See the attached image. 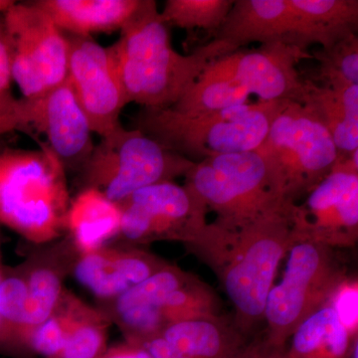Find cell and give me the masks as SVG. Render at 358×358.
I'll list each match as a JSON object with an SVG mask.
<instances>
[{
  "instance_id": "obj_14",
  "label": "cell",
  "mask_w": 358,
  "mask_h": 358,
  "mask_svg": "<svg viewBox=\"0 0 358 358\" xmlns=\"http://www.w3.org/2000/svg\"><path fill=\"white\" fill-rule=\"evenodd\" d=\"M214 40L231 51L245 45L284 43L307 51V31L291 0H236Z\"/></svg>"
},
{
  "instance_id": "obj_11",
  "label": "cell",
  "mask_w": 358,
  "mask_h": 358,
  "mask_svg": "<svg viewBox=\"0 0 358 358\" xmlns=\"http://www.w3.org/2000/svg\"><path fill=\"white\" fill-rule=\"evenodd\" d=\"M313 58L299 47L284 43L262 44L238 50L212 61L199 77L231 82L260 101L301 103L305 90L296 65Z\"/></svg>"
},
{
  "instance_id": "obj_21",
  "label": "cell",
  "mask_w": 358,
  "mask_h": 358,
  "mask_svg": "<svg viewBox=\"0 0 358 358\" xmlns=\"http://www.w3.org/2000/svg\"><path fill=\"white\" fill-rule=\"evenodd\" d=\"M120 227L119 206L98 190L85 188L70 203L66 228L79 255L106 246V243L117 238Z\"/></svg>"
},
{
  "instance_id": "obj_16",
  "label": "cell",
  "mask_w": 358,
  "mask_h": 358,
  "mask_svg": "<svg viewBox=\"0 0 358 358\" xmlns=\"http://www.w3.org/2000/svg\"><path fill=\"white\" fill-rule=\"evenodd\" d=\"M138 247L106 246L78 256L73 267L77 281L99 300H114L169 265Z\"/></svg>"
},
{
  "instance_id": "obj_15",
  "label": "cell",
  "mask_w": 358,
  "mask_h": 358,
  "mask_svg": "<svg viewBox=\"0 0 358 358\" xmlns=\"http://www.w3.org/2000/svg\"><path fill=\"white\" fill-rule=\"evenodd\" d=\"M192 274L169 264L157 274L136 285L114 300L102 301L100 308L119 327L124 341L141 345L162 336L166 329L160 308L176 289Z\"/></svg>"
},
{
  "instance_id": "obj_3",
  "label": "cell",
  "mask_w": 358,
  "mask_h": 358,
  "mask_svg": "<svg viewBox=\"0 0 358 358\" xmlns=\"http://www.w3.org/2000/svg\"><path fill=\"white\" fill-rule=\"evenodd\" d=\"M289 102L259 100L195 114L143 109L134 122L136 129L196 164L217 155L255 152Z\"/></svg>"
},
{
  "instance_id": "obj_9",
  "label": "cell",
  "mask_w": 358,
  "mask_h": 358,
  "mask_svg": "<svg viewBox=\"0 0 358 358\" xmlns=\"http://www.w3.org/2000/svg\"><path fill=\"white\" fill-rule=\"evenodd\" d=\"M117 204L121 212L117 238L126 246L178 241L189 247L209 223L203 200L174 181L141 188Z\"/></svg>"
},
{
  "instance_id": "obj_29",
  "label": "cell",
  "mask_w": 358,
  "mask_h": 358,
  "mask_svg": "<svg viewBox=\"0 0 358 358\" xmlns=\"http://www.w3.org/2000/svg\"><path fill=\"white\" fill-rule=\"evenodd\" d=\"M320 63V79L331 88L358 85V37L350 35L313 54Z\"/></svg>"
},
{
  "instance_id": "obj_23",
  "label": "cell",
  "mask_w": 358,
  "mask_h": 358,
  "mask_svg": "<svg viewBox=\"0 0 358 358\" xmlns=\"http://www.w3.org/2000/svg\"><path fill=\"white\" fill-rule=\"evenodd\" d=\"M307 29L310 45L329 48L357 34V0H291Z\"/></svg>"
},
{
  "instance_id": "obj_8",
  "label": "cell",
  "mask_w": 358,
  "mask_h": 358,
  "mask_svg": "<svg viewBox=\"0 0 358 358\" xmlns=\"http://www.w3.org/2000/svg\"><path fill=\"white\" fill-rule=\"evenodd\" d=\"M13 81L22 98H33L67 80L69 41L34 2L13 4L3 13Z\"/></svg>"
},
{
  "instance_id": "obj_25",
  "label": "cell",
  "mask_w": 358,
  "mask_h": 358,
  "mask_svg": "<svg viewBox=\"0 0 358 358\" xmlns=\"http://www.w3.org/2000/svg\"><path fill=\"white\" fill-rule=\"evenodd\" d=\"M166 327L193 320L212 319L220 315L217 294L196 275L167 296L160 308Z\"/></svg>"
},
{
  "instance_id": "obj_24",
  "label": "cell",
  "mask_w": 358,
  "mask_h": 358,
  "mask_svg": "<svg viewBox=\"0 0 358 358\" xmlns=\"http://www.w3.org/2000/svg\"><path fill=\"white\" fill-rule=\"evenodd\" d=\"M301 103L317 114L331 134L339 154L348 155L358 150V117L350 114L334 93L326 85L303 81Z\"/></svg>"
},
{
  "instance_id": "obj_5",
  "label": "cell",
  "mask_w": 358,
  "mask_h": 358,
  "mask_svg": "<svg viewBox=\"0 0 358 358\" xmlns=\"http://www.w3.org/2000/svg\"><path fill=\"white\" fill-rule=\"evenodd\" d=\"M287 202L298 203L339 159L331 134L307 106L289 101L258 150Z\"/></svg>"
},
{
  "instance_id": "obj_18",
  "label": "cell",
  "mask_w": 358,
  "mask_h": 358,
  "mask_svg": "<svg viewBox=\"0 0 358 358\" xmlns=\"http://www.w3.org/2000/svg\"><path fill=\"white\" fill-rule=\"evenodd\" d=\"M204 160L222 174L231 192L253 220L294 205L284 199L267 164L256 152L217 155Z\"/></svg>"
},
{
  "instance_id": "obj_34",
  "label": "cell",
  "mask_w": 358,
  "mask_h": 358,
  "mask_svg": "<svg viewBox=\"0 0 358 358\" xmlns=\"http://www.w3.org/2000/svg\"><path fill=\"white\" fill-rule=\"evenodd\" d=\"M4 271L6 268H3L1 264V257H0V282L2 281V278L4 275ZM6 334L4 331L3 324H2L1 319H0V345L6 346Z\"/></svg>"
},
{
  "instance_id": "obj_4",
  "label": "cell",
  "mask_w": 358,
  "mask_h": 358,
  "mask_svg": "<svg viewBox=\"0 0 358 358\" xmlns=\"http://www.w3.org/2000/svg\"><path fill=\"white\" fill-rule=\"evenodd\" d=\"M65 171L44 145L0 152V223L34 244L60 236L71 203Z\"/></svg>"
},
{
  "instance_id": "obj_13",
  "label": "cell",
  "mask_w": 358,
  "mask_h": 358,
  "mask_svg": "<svg viewBox=\"0 0 358 358\" xmlns=\"http://www.w3.org/2000/svg\"><path fill=\"white\" fill-rule=\"evenodd\" d=\"M67 81L88 117L94 134L109 136L122 126L120 117L127 103L107 48L92 36L67 34Z\"/></svg>"
},
{
  "instance_id": "obj_19",
  "label": "cell",
  "mask_w": 358,
  "mask_h": 358,
  "mask_svg": "<svg viewBox=\"0 0 358 358\" xmlns=\"http://www.w3.org/2000/svg\"><path fill=\"white\" fill-rule=\"evenodd\" d=\"M63 32L79 36L121 30L138 13L143 0H37Z\"/></svg>"
},
{
  "instance_id": "obj_20",
  "label": "cell",
  "mask_w": 358,
  "mask_h": 358,
  "mask_svg": "<svg viewBox=\"0 0 358 358\" xmlns=\"http://www.w3.org/2000/svg\"><path fill=\"white\" fill-rule=\"evenodd\" d=\"M160 336L181 358H237L251 339L238 331L232 317L224 315L173 324Z\"/></svg>"
},
{
  "instance_id": "obj_33",
  "label": "cell",
  "mask_w": 358,
  "mask_h": 358,
  "mask_svg": "<svg viewBox=\"0 0 358 358\" xmlns=\"http://www.w3.org/2000/svg\"><path fill=\"white\" fill-rule=\"evenodd\" d=\"M99 358H154L143 346L134 345L124 341L117 343L103 352Z\"/></svg>"
},
{
  "instance_id": "obj_32",
  "label": "cell",
  "mask_w": 358,
  "mask_h": 358,
  "mask_svg": "<svg viewBox=\"0 0 358 358\" xmlns=\"http://www.w3.org/2000/svg\"><path fill=\"white\" fill-rule=\"evenodd\" d=\"M286 348L273 345L262 334L250 339L237 358H289Z\"/></svg>"
},
{
  "instance_id": "obj_27",
  "label": "cell",
  "mask_w": 358,
  "mask_h": 358,
  "mask_svg": "<svg viewBox=\"0 0 358 358\" xmlns=\"http://www.w3.org/2000/svg\"><path fill=\"white\" fill-rule=\"evenodd\" d=\"M250 96L248 91L231 82L199 77L182 98L167 109L183 114L209 112L243 105Z\"/></svg>"
},
{
  "instance_id": "obj_17",
  "label": "cell",
  "mask_w": 358,
  "mask_h": 358,
  "mask_svg": "<svg viewBox=\"0 0 358 358\" xmlns=\"http://www.w3.org/2000/svg\"><path fill=\"white\" fill-rule=\"evenodd\" d=\"M78 252L71 240L33 254L21 265L24 273L27 298L24 319L13 348L24 350L35 329L50 317L64 292L66 274L72 272Z\"/></svg>"
},
{
  "instance_id": "obj_35",
  "label": "cell",
  "mask_w": 358,
  "mask_h": 358,
  "mask_svg": "<svg viewBox=\"0 0 358 358\" xmlns=\"http://www.w3.org/2000/svg\"><path fill=\"white\" fill-rule=\"evenodd\" d=\"M15 2L13 0H0V13H6Z\"/></svg>"
},
{
  "instance_id": "obj_6",
  "label": "cell",
  "mask_w": 358,
  "mask_h": 358,
  "mask_svg": "<svg viewBox=\"0 0 358 358\" xmlns=\"http://www.w3.org/2000/svg\"><path fill=\"white\" fill-rule=\"evenodd\" d=\"M345 280V268L336 249L315 242H294L281 282L268 293L265 338L286 348L296 327L331 303Z\"/></svg>"
},
{
  "instance_id": "obj_10",
  "label": "cell",
  "mask_w": 358,
  "mask_h": 358,
  "mask_svg": "<svg viewBox=\"0 0 358 358\" xmlns=\"http://www.w3.org/2000/svg\"><path fill=\"white\" fill-rule=\"evenodd\" d=\"M358 150L339 155L329 176L294 204L296 241H310L334 249L350 248L358 239Z\"/></svg>"
},
{
  "instance_id": "obj_31",
  "label": "cell",
  "mask_w": 358,
  "mask_h": 358,
  "mask_svg": "<svg viewBox=\"0 0 358 358\" xmlns=\"http://www.w3.org/2000/svg\"><path fill=\"white\" fill-rule=\"evenodd\" d=\"M13 82L3 14L0 13V136L22 129L20 99L14 96Z\"/></svg>"
},
{
  "instance_id": "obj_26",
  "label": "cell",
  "mask_w": 358,
  "mask_h": 358,
  "mask_svg": "<svg viewBox=\"0 0 358 358\" xmlns=\"http://www.w3.org/2000/svg\"><path fill=\"white\" fill-rule=\"evenodd\" d=\"M233 4L234 0H167L159 17L169 27L201 29L214 38Z\"/></svg>"
},
{
  "instance_id": "obj_22",
  "label": "cell",
  "mask_w": 358,
  "mask_h": 358,
  "mask_svg": "<svg viewBox=\"0 0 358 358\" xmlns=\"http://www.w3.org/2000/svg\"><path fill=\"white\" fill-rule=\"evenodd\" d=\"M289 341V358H350L357 336L331 301L301 322Z\"/></svg>"
},
{
  "instance_id": "obj_12",
  "label": "cell",
  "mask_w": 358,
  "mask_h": 358,
  "mask_svg": "<svg viewBox=\"0 0 358 358\" xmlns=\"http://www.w3.org/2000/svg\"><path fill=\"white\" fill-rule=\"evenodd\" d=\"M22 129L44 136L42 145L64 169L81 171L95 143L93 129L67 80L33 98L20 99Z\"/></svg>"
},
{
  "instance_id": "obj_1",
  "label": "cell",
  "mask_w": 358,
  "mask_h": 358,
  "mask_svg": "<svg viewBox=\"0 0 358 358\" xmlns=\"http://www.w3.org/2000/svg\"><path fill=\"white\" fill-rule=\"evenodd\" d=\"M294 206L241 227L208 223L188 247L217 275L234 308L233 324L245 338L263 322L278 268L296 242Z\"/></svg>"
},
{
  "instance_id": "obj_7",
  "label": "cell",
  "mask_w": 358,
  "mask_h": 358,
  "mask_svg": "<svg viewBox=\"0 0 358 358\" xmlns=\"http://www.w3.org/2000/svg\"><path fill=\"white\" fill-rule=\"evenodd\" d=\"M100 138L80 171L83 189L98 190L114 203L141 188L185 176L195 164L138 129L122 126Z\"/></svg>"
},
{
  "instance_id": "obj_28",
  "label": "cell",
  "mask_w": 358,
  "mask_h": 358,
  "mask_svg": "<svg viewBox=\"0 0 358 358\" xmlns=\"http://www.w3.org/2000/svg\"><path fill=\"white\" fill-rule=\"evenodd\" d=\"M112 322L100 308L87 303L57 358H99L107 350Z\"/></svg>"
},
{
  "instance_id": "obj_30",
  "label": "cell",
  "mask_w": 358,
  "mask_h": 358,
  "mask_svg": "<svg viewBox=\"0 0 358 358\" xmlns=\"http://www.w3.org/2000/svg\"><path fill=\"white\" fill-rule=\"evenodd\" d=\"M27 288L22 268L4 271L0 282V319L6 334L7 348H13L24 319Z\"/></svg>"
},
{
  "instance_id": "obj_2",
  "label": "cell",
  "mask_w": 358,
  "mask_h": 358,
  "mask_svg": "<svg viewBox=\"0 0 358 358\" xmlns=\"http://www.w3.org/2000/svg\"><path fill=\"white\" fill-rule=\"evenodd\" d=\"M107 51L128 105L136 103L150 110L171 108L212 61L232 53L214 39L187 55L174 50L169 26L160 20L154 0H143Z\"/></svg>"
}]
</instances>
